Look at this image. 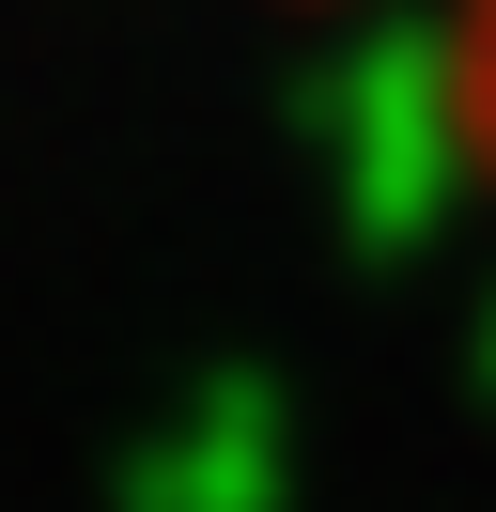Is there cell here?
Wrapping results in <instances>:
<instances>
[{
	"label": "cell",
	"mask_w": 496,
	"mask_h": 512,
	"mask_svg": "<svg viewBox=\"0 0 496 512\" xmlns=\"http://www.w3.org/2000/svg\"><path fill=\"white\" fill-rule=\"evenodd\" d=\"M465 125H481V156H496V0H465Z\"/></svg>",
	"instance_id": "cell-1"
}]
</instances>
